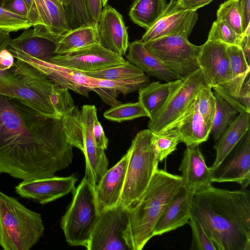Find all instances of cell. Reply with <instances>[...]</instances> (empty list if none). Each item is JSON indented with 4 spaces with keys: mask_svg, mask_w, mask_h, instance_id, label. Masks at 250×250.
Masks as SVG:
<instances>
[{
    "mask_svg": "<svg viewBox=\"0 0 250 250\" xmlns=\"http://www.w3.org/2000/svg\"><path fill=\"white\" fill-rule=\"evenodd\" d=\"M72 147L61 119L0 94V174L22 181L54 176L72 163Z\"/></svg>",
    "mask_w": 250,
    "mask_h": 250,
    "instance_id": "obj_1",
    "label": "cell"
},
{
    "mask_svg": "<svg viewBox=\"0 0 250 250\" xmlns=\"http://www.w3.org/2000/svg\"><path fill=\"white\" fill-rule=\"evenodd\" d=\"M190 217L197 221L217 250H250V192L212 185L193 195Z\"/></svg>",
    "mask_w": 250,
    "mask_h": 250,
    "instance_id": "obj_2",
    "label": "cell"
},
{
    "mask_svg": "<svg viewBox=\"0 0 250 250\" xmlns=\"http://www.w3.org/2000/svg\"><path fill=\"white\" fill-rule=\"evenodd\" d=\"M182 185L181 176L156 169L144 193L128 208V224L123 237L129 250H142L153 237L158 219Z\"/></svg>",
    "mask_w": 250,
    "mask_h": 250,
    "instance_id": "obj_3",
    "label": "cell"
},
{
    "mask_svg": "<svg viewBox=\"0 0 250 250\" xmlns=\"http://www.w3.org/2000/svg\"><path fill=\"white\" fill-rule=\"evenodd\" d=\"M44 230L41 215L0 191V246L4 250H29Z\"/></svg>",
    "mask_w": 250,
    "mask_h": 250,
    "instance_id": "obj_4",
    "label": "cell"
},
{
    "mask_svg": "<svg viewBox=\"0 0 250 250\" xmlns=\"http://www.w3.org/2000/svg\"><path fill=\"white\" fill-rule=\"evenodd\" d=\"M151 136L148 128L139 131L128 149L130 156L120 203L127 209L144 193L158 168Z\"/></svg>",
    "mask_w": 250,
    "mask_h": 250,
    "instance_id": "obj_5",
    "label": "cell"
},
{
    "mask_svg": "<svg viewBox=\"0 0 250 250\" xmlns=\"http://www.w3.org/2000/svg\"><path fill=\"white\" fill-rule=\"evenodd\" d=\"M73 199L61 221L68 244L86 247L98 220L100 209L95 188L84 177L73 191Z\"/></svg>",
    "mask_w": 250,
    "mask_h": 250,
    "instance_id": "obj_6",
    "label": "cell"
},
{
    "mask_svg": "<svg viewBox=\"0 0 250 250\" xmlns=\"http://www.w3.org/2000/svg\"><path fill=\"white\" fill-rule=\"evenodd\" d=\"M14 83L2 95L15 98L40 114L60 119L51 102L55 84L39 70L16 60L13 68Z\"/></svg>",
    "mask_w": 250,
    "mask_h": 250,
    "instance_id": "obj_7",
    "label": "cell"
},
{
    "mask_svg": "<svg viewBox=\"0 0 250 250\" xmlns=\"http://www.w3.org/2000/svg\"><path fill=\"white\" fill-rule=\"evenodd\" d=\"M146 48L168 66L182 80L199 68L198 57L201 45L190 42L181 35L164 36L145 43Z\"/></svg>",
    "mask_w": 250,
    "mask_h": 250,
    "instance_id": "obj_8",
    "label": "cell"
},
{
    "mask_svg": "<svg viewBox=\"0 0 250 250\" xmlns=\"http://www.w3.org/2000/svg\"><path fill=\"white\" fill-rule=\"evenodd\" d=\"M206 85L200 68L182 79L166 104L149 118L148 128L152 132L170 128L188 110L199 91Z\"/></svg>",
    "mask_w": 250,
    "mask_h": 250,
    "instance_id": "obj_9",
    "label": "cell"
},
{
    "mask_svg": "<svg viewBox=\"0 0 250 250\" xmlns=\"http://www.w3.org/2000/svg\"><path fill=\"white\" fill-rule=\"evenodd\" d=\"M128 221V209L120 204L101 209L85 248L88 250H129L123 237Z\"/></svg>",
    "mask_w": 250,
    "mask_h": 250,
    "instance_id": "obj_10",
    "label": "cell"
},
{
    "mask_svg": "<svg viewBox=\"0 0 250 250\" xmlns=\"http://www.w3.org/2000/svg\"><path fill=\"white\" fill-rule=\"evenodd\" d=\"M212 182H235L247 188L250 183V132L217 167H209Z\"/></svg>",
    "mask_w": 250,
    "mask_h": 250,
    "instance_id": "obj_11",
    "label": "cell"
},
{
    "mask_svg": "<svg viewBox=\"0 0 250 250\" xmlns=\"http://www.w3.org/2000/svg\"><path fill=\"white\" fill-rule=\"evenodd\" d=\"M197 10H186L177 1H169L156 21L142 36L140 41L145 43L167 36L188 37L198 20Z\"/></svg>",
    "mask_w": 250,
    "mask_h": 250,
    "instance_id": "obj_12",
    "label": "cell"
},
{
    "mask_svg": "<svg viewBox=\"0 0 250 250\" xmlns=\"http://www.w3.org/2000/svg\"><path fill=\"white\" fill-rule=\"evenodd\" d=\"M127 61L101 46L94 44L63 55H56L51 62L83 72L106 69L125 63Z\"/></svg>",
    "mask_w": 250,
    "mask_h": 250,
    "instance_id": "obj_13",
    "label": "cell"
},
{
    "mask_svg": "<svg viewBox=\"0 0 250 250\" xmlns=\"http://www.w3.org/2000/svg\"><path fill=\"white\" fill-rule=\"evenodd\" d=\"M7 49L15 59L35 67L56 85L87 97L92 91L88 77L82 71L37 59L9 46Z\"/></svg>",
    "mask_w": 250,
    "mask_h": 250,
    "instance_id": "obj_14",
    "label": "cell"
},
{
    "mask_svg": "<svg viewBox=\"0 0 250 250\" xmlns=\"http://www.w3.org/2000/svg\"><path fill=\"white\" fill-rule=\"evenodd\" d=\"M83 126V153L85 159L84 177L95 188L108 169V161L104 150L98 147L95 142L93 128L97 118L94 105L85 104L81 109Z\"/></svg>",
    "mask_w": 250,
    "mask_h": 250,
    "instance_id": "obj_15",
    "label": "cell"
},
{
    "mask_svg": "<svg viewBox=\"0 0 250 250\" xmlns=\"http://www.w3.org/2000/svg\"><path fill=\"white\" fill-rule=\"evenodd\" d=\"M77 181L74 175L22 181L15 187V191L22 198L45 204L73 192Z\"/></svg>",
    "mask_w": 250,
    "mask_h": 250,
    "instance_id": "obj_16",
    "label": "cell"
},
{
    "mask_svg": "<svg viewBox=\"0 0 250 250\" xmlns=\"http://www.w3.org/2000/svg\"><path fill=\"white\" fill-rule=\"evenodd\" d=\"M198 62L207 85L211 89L222 85L230 79L226 44L207 41L201 45Z\"/></svg>",
    "mask_w": 250,
    "mask_h": 250,
    "instance_id": "obj_17",
    "label": "cell"
},
{
    "mask_svg": "<svg viewBox=\"0 0 250 250\" xmlns=\"http://www.w3.org/2000/svg\"><path fill=\"white\" fill-rule=\"evenodd\" d=\"M97 28L101 46L120 56L125 54L129 44L127 30L122 16L115 9L104 6Z\"/></svg>",
    "mask_w": 250,
    "mask_h": 250,
    "instance_id": "obj_18",
    "label": "cell"
},
{
    "mask_svg": "<svg viewBox=\"0 0 250 250\" xmlns=\"http://www.w3.org/2000/svg\"><path fill=\"white\" fill-rule=\"evenodd\" d=\"M199 145L187 146L179 168L182 172L183 185L193 194L213 183L209 167L206 164Z\"/></svg>",
    "mask_w": 250,
    "mask_h": 250,
    "instance_id": "obj_19",
    "label": "cell"
},
{
    "mask_svg": "<svg viewBox=\"0 0 250 250\" xmlns=\"http://www.w3.org/2000/svg\"><path fill=\"white\" fill-rule=\"evenodd\" d=\"M194 194L182 185L166 206L153 230V236L161 235L188 223Z\"/></svg>",
    "mask_w": 250,
    "mask_h": 250,
    "instance_id": "obj_20",
    "label": "cell"
},
{
    "mask_svg": "<svg viewBox=\"0 0 250 250\" xmlns=\"http://www.w3.org/2000/svg\"><path fill=\"white\" fill-rule=\"evenodd\" d=\"M129 156L128 150L116 164L107 169L96 185L95 193L100 210L120 204Z\"/></svg>",
    "mask_w": 250,
    "mask_h": 250,
    "instance_id": "obj_21",
    "label": "cell"
},
{
    "mask_svg": "<svg viewBox=\"0 0 250 250\" xmlns=\"http://www.w3.org/2000/svg\"><path fill=\"white\" fill-rule=\"evenodd\" d=\"M127 50L126 61L142 70L148 76L167 82L178 79L171 69L147 50L140 40L129 43Z\"/></svg>",
    "mask_w": 250,
    "mask_h": 250,
    "instance_id": "obj_22",
    "label": "cell"
},
{
    "mask_svg": "<svg viewBox=\"0 0 250 250\" xmlns=\"http://www.w3.org/2000/svg\"><path fill=\"white\" fill-rule=\"evenodd\" d=\"M58 38L53 35H41L27 28L17 38L11 39L8 46L33 58L50 62L56 55L55 51Z\"/></svg>",
    "mask_w": 250,
    "mask_h": 250,
    "instance_id": "obj_23",
    "label": "cell"
},
{
    "mask_svg": "<svg viewBox=\"0 0 250 250\" xmlns=\"http://www.w3.org/2000/svg\"><path fill=\"white\" fill-rule=\"evenodd\" d=\"M171 128L186 146L200 145L207 141L211 131L197 110L195 98L186 113L169 129Z\"/></svg>",
    "mask_w": 250,
    "mask_h": 250,
    "instance_id": "obj_24",
    "label": "cell"
},
{
    "mask_svg": "<svg viewBox=\"0 0 250 250\" xmlns=\"http://www.w3.org/2000/svg\"><path fill=\"white\" fill-rule=\"evenodd\" d=\"M39 24L59 39L71 28L65 9L60 0H35ZM34 27V26H33Z\"/></svg>",
    "mask_w": 250,
    "mask_h": 250,
    "instance_id": "obj_25",
    "label": "cell"
},
{
    "mask_svg": "<svg viewBox=\"0 0 250 250\" xmlns=\"http://www.w3.org/2000/svg\"><path fill=\"white\" fill-rule=\"evenodd\" d=\"M250 113H239L216 141L214 148L216 157L212 166L214 168L223 161L250 130Z\"/></svg>",
    "mask_w": 250,
    "mask_h": 250,
    "instance_id": "obj_26",
    "label": "cell"
},
{
    "mask_svg": "<svg viewBox=\"0 0 250 250\" xmlns=\"http://www.w3.org/2000/svg\"><path fill=\"white\" fill-rule=\"evenodd\" d=\"M182 81L177 79L164 83L153 82L138 90V101L149 114V118L163 107Z\"/></svg>",
    "mask_w": 250,
    "mask_h": 250,
    "instance_id": "obj_27",
    "label": "cell"
},
{
    "mask_svg": "<svg viewBox=\"0 0 250 250\" xmlns=\"http://www.w3.org/2000/svg\"><path fill=\"white\" fill-rule=\"evenodd\" d=\"M99 44L96 25L70 29L58 40L56 55H63L94 44Z\"/></svg>",
    "mask_w": 250,
    "mask_h": 250,
    "instance_id": "obj_28",
    "label": "cell"
},
{
    "mask_svg": "<svg viewBox=\"0 0 250 250\" xmlns=\"http://www.w3.org/2000/svg\"><path fill=\"white\" fill-rule=\"evenodd\" d=\"M167 4L166 0H134L129 16L133 22L147 30L159 19Z\"/></svg>",
    "mask_w": 250,
    "mask_h": 250,
    "instance_id": "obj_29",
    "label": "cell"
},
{
    "mask_svg": "<svg viewBox=\"0 0 250 250\" xmlns=\"http://www.w3.org/2000/svg\"><path fill=\"white\" fill-rule=\"evenodd\" d=\"M10 32L0 28V94L12 87L14 82V57L8 50Z\"/></svg>",
    "mask_w": 250,
    "mask_h": 250,
    "instance_id": "obj_30",
    "label": "cell"
},
{
    "mask_svg": "<svg viewBox=\"0 0 250 250\" xmlns=\"http://www.w3.org/2000/svg\"><path fill=\"white\" fill-rule=\"evenodd\" d=\"M88 78L92 91L94 86L101 87L109 89L117 95L122 94L125 96L139 90L150 83L149 76L146 74L141 76L116 80L100 79L90 77H88Z\"/></svg>",
    "mask_w": 250,
    "mask_h": 250,
    "instance_id": "obj_31",
    "label": "cell"
},
{
    "mask_svg": "<svg viewBox=\"0 0 250 250\" xmlns=\"http://www.w3.org/2000/svg\"><path fill=\"white\" fill-rule=\"evenodd\" d=\"M244 1L227 0L222 3L216 13L217 19L226 22L237 34L244 36Z\"/></svg>",
    "mask_w": 250,
    "mask_h": 250,
    "instance_id": "obj_32",
    "label": "cell"
},
{
    "mask_svg": "<svg viewBox=\"0 0 250 250\" xmlns=\"http://www.w3.org/2000/svg\"><path fill=\"white\" fill-rule=\"evenodd\" d=\"M213 94L215 99V109L210 133L216 141L235 119L238 112L219 94L215 92Z\"/></svg>",
    "mask_w": 250,
    "mask_h": 250,
    "instance_id": "obj_33",
    "label": "cell"
},
{
    "mask_svg": "<svg viewBox=\"0 0 250 250\" xmlns=\"http://www.w3.org/2000/svg\"><path fill=\"white\" fill-rule=\"evenodd\" d=\"M180 142L178 134L172 128L159 132L152 131L151 144L159 162H162L174 151Z\"/></svg>",
    "mask_w": 250,
    "mask_h": 250,
    "instance_id": "obj_34",
    "label": "cell"
},
{
    "mask_svg": "<svg viewBox=\"0 0 250 250\" xmlns=\"http://www.w3.org/2000/svg\"><path fill=\"white\" fill-rule=\"evenodd\" d=\"M104 117L108 120L122 122L132 120L139 117H147L149 115L139 102L121 104L111 106L104 113Z\"/></svg>",
    "mask_w": 250,
    "mask_h": 250,
    "instance_id": "obj_35",
    "label": "cell"
},
{
    "mask_svg": "<svg viewBox=\"0 0 250 250\" xmlns=\"http://www.w3.org/2000/svg\"><path fill=\"white\" fill-rule=\"evenodd\" d=\"M83 73L88 77L109 80L133 78L145 74L142 70L127 61L106 69Z\"/></svg>",
    "mask_w": 250,
    "mask_h": 250,
    "instance_id": "obj_36",
    "label": "cell"
},
{
    "mask_svg": "<svg viewBox=\"0 0 250 250\" xmlns=\"http://www.w3.org/2000/svg\"><path fill=\"white\" fill-rule=\"evenodd\" d=\"M227 52L231 73L230 80L245 78L250 75V64L241 46L227 44Z\"/></svg>",
    "mask_w": 250,
    "mask_h": 250,
    "instance_id": "obj_37",
    "label": "cell"
},
{
    "mask_svg": "<svg viewBox=\"0 0 250 250\" xmlns=\"http://www.w3.org/2000/svg\"><path fill=\"white\" fill-rule=\"evenodd\" d=\"M244 37L237 34L226 22L216 19L212 24L207 41L241 46Z\"/></svg>",
    "mask_w": 250,
    "mask_h": 250,
    "instance_id": "obj_38",
    "label": "cell"
},
{
    "mask_svg": "<svg viewBox=\"0 0 250 250\" xmlns=\"http://www.w3.org/2000/svg\"><path fill=\"white\" fill-rule=\"evenodd\" d=\"M195 102L199 113L211 128L215 109V99L211 88L206 85L200 89L196 96Z\"/></svg>",
    "mask_w": 250,
    "mask_h": 250,
    "instance_id": "obj_39",
    "label": "cell"
},
{
    "mask_svg": "<svg viewBox=\"0 0 250 250\" xmlns=\"http://www.w3.org/2000/svg\"><path fill=\"white\" fill-rule=\"evenodd\" d=\"M51 102L57 116L60 119L76 106L69 89L55 84L51 97Z\"/></svg>",
    "mask_w": 250,
    "mask_h": 250,
    "instance_id": "obj_40",
    "label": "cell"
},
{
    "mask_svg": "<svg viewBox=\"0 0 250 250\" xmlns=\"http://www.w3.org/2000/svg\"><path fill=\"white\" fill-rule=\"evenodd\" d=\"M32 26L28 18L15 14L0 6V28L11 32L29 28Z\"/></svg>",
    "mask_w": 250,
    "mask_h": 250,
    "instance_id": "obj_41",
    "label": "cell"
},
{
    "mask_svg": "<svg viewBox=\"0 0 250 250\" xmlns=\"http://www.w3.org/2000/svg\"><path fill=\"white\" fill-rule=\"evenodd\" d=\"M188 223L192 233L191 250H217L213 241L197 221L190 217Z\"/></svg>",
    "mask_w": 250,
    "mask_h": 250,
    "instance_id": "obj_42",
    "label": "cell"
},
{
    "mask_svg": "<svg viewBox=\"0 0 250 250\" xmlns=\"http://www.w3.org/2000/svg\"><path fill=\"white\" fill-rule=\"evenodd\" d=\"M67 14L71 29L92 25L86 12L84 0H71Z\"/></svg>",
    "mask_w": 250,
    "mask_h": 250,
    "instance_id": "obj_43",
    "label": "cell"
},
{
    "mask_svg": "<svg viewBox=\"0 0 250 250\" xmlns=\"http://www.w3.org/2000/svg\"><path fill=\"white\" fill-rule=\"evenodd\" d=\"M86 12L92 25H96L103 10L102 0H84Z\"/></svg>",
    "mask_w": 250,
    "mask_h": 250,
    "instance_id": "obj_44",
    "label": "cell"
},
{
    "mask_svg": "<svg viewBox=\"0 0 250 250\" xmlns=\"http://www.w3.org/2000/svg\"><path fill=\"white\" fill-rule=\"evenodd\" d=\"M93 133L97 146L104 150L106 149L108 146V140L104 134L103 126L98 121V118L94 122Z\"/></svg>",
    "mask_w": 250,
    "mask_h": 250,
    "instance_id": "obj_45",
    "label": "cell"
},
{
    "mask_svg": "<svg viewBox=\"0 0 250 250\" xmlns=\"http://www.w3.org/2000/svg\"><path fill=\"white\" fill-rule=\"evenodd\" d=\"M3 7L15 14L28 18V12L23 0H7Z\"/></svg>",
    "mask_w": 250,
    "mask_h": 250,
    "instance_id": "obj_46",
    "label": "cell"
},
{
    "mask_svg": "<svg viewBox=\"0 0 250 250\" xmlns=\"http://www.w3.org/2000/svg\"><path fill=\"white\" fill-rule=\"evenodd\" d=\"M213 0H178V4L186 10H197L209 4Z\"/></svg>",
    "mask_w": 250,
    "mask_h": 250,
    "instance_id": "obj_47",
    "label": "cell"
},
{
    "mask_svg": "<svg viewBox=\"0 0 250 250\" xmlns=\"http://www.w3.org/2000/svg\"><path fill=\"white\" fill-rule=\"evenodd\" d=\"M28 12V18L33 27L38 25L39 19L35 0H23Z\"/></svg>",
    "mask_w": 250,
    "mask_h": 250,
    "instance_id": "obj_48",
    "label": "cell"
},
{
    "mask_svg": "<svg viewBox=\"0 0 250 250\" xmlns=\"http://www.w3.org/2000/svg\"><path fill=\"white\" fill-rule=\"evenodd\" d=\"M243 13L245 30L248 24L250 23V0H244Z\"/></svg>",
    "mask_w": 250,
    "mask_h": 250,
    "instance_id": "obj_49",
    "label": "cell"
},
{
    "mask_svg": "<svg viewBox=\"0 0 250 250\" xmlns=\"http://www.w3.org/2000/svg\"><path fill=\"white\" fill-rule=\"evenodd\" d=\"M243 42L241 47L242 48L243 53L246 60L249 64H250V37L249 36H244Z\"/></svg>",
    "mask_w": 250,
    "mask_h": 250,
    "instance_id": "obj_50",
    "label": "cell"
},
{
    "mask_svg": "<svg viewBox=\"0 0 250 250\" xmlns=\"http://www.w3.org/2000/svg\"><path fill=\"white\" fill-rule=\"evenodd\" d=\"M61 1L62 3V4L65 9L66 12L67 13V11L69 7V5L70 4L71 0H61Z\"/></svg>",
    "mask_w": 250,
    "mask_h": 250,
    "instance_id": "obj_51",
    "label": "cell"
},
{
    "mask_svg": "<svg viewBox=\"0 0 250 250\" xmlns=\"http://www.w3.org/2000/svg\"><path fill=\"white\" fill-rule=\"evenodd\" d=\"M7 0H0V6L3 7Z\"/></svg>",
    "mask_w": 250,
    "mask_h": 250,
    "instance_id": "obj_52",
    "label": "cell"
},
{
    "mask_svg": "<svg viewBox=\"0 0 250 250\" xmlns=\"http://www.w3.org/2000/svg\"><path fill=\"white\" fill-rule=\"evenodd\" d=\"M108 0H102L103 7H104L105 5H106Z\"/></svg>",
    "mask_w": 250,
    "mask_h": 250,
    "instance_id": "obj_53",
    "label": "cell"
},
{
    "mask_svg": "<svg viewBox=\"0 0 250 250\" xmlns=\"http://www.w3.org/2000/svg\"><path fill=\"white\" fill-rule=\"evenodd\" d=\"M178 0H170V1H172V2H176V1H177Z\"/></svg>",
    "mask_w": 250,
    "mask_h": 250,
    "instance_id": "obj_54",
    "label": "cell"
}]
</instances>
